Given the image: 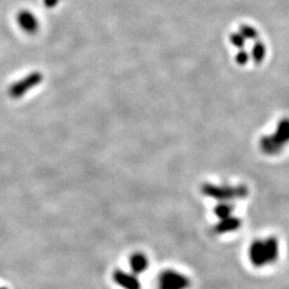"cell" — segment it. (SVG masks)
Segmentation results:
<instances>
[{
  "instance_id": "cell-9",
  "label": "cell",
  "mask_w": 289,
  "mask_h": 289,
  "mask_svg": "<svg viewBox=\"0 0 289 289\" xmlns=\"http://www.w3.org/2000/svg\"><path fill=\"white\" fill-rule=\"evenodd\" d=\"M231 42L237 48H243L245 45V38L240 32H233L231 34Z\"/></svg>"
},
{
  "instance_id": "cell-8",
  "label": "cell",
  "mask_w": 289,
  "mask_h": 289,
  "mask_svg": "<svg viewBox=\"0 0 289 289\" xmlns=\"http://www.w3.org/2000/svg\"><path fill=\"white\" fill-rule=\"evenodd\" d=\"M239 32L243 35L246 40H257L258 31L250 25H241Z\"/></svg>"
},
{
  "instance_id": "cell-10",
  "label": "cell",
  "mask_w": 289,
  "mask_h": 289,
  "mask_svg": "<svg viewBox=\"0 0 289 289\" xmlns=\"http://www.w3.org/2000/svg\"><path fill=\"white\" fill-rule=\"evenodd\" d=\"M249 60H250V55L247 52L243 51V50H241L240 52H238V54L236 55V63L239 65V66H244L249 63Z\"/></svg>"
},
{
  "instance_id": "cell-6",
  "label": "cell",
  "mask_w": 289,
  "mask_h": 289,
  "mask_svg": "<svg viewBox=\"0 0 289 289\" xmlns=\"http://www.w3.org/2000/svg\"><path fill=\"white\" fill-rule=\"evenodd\" d=\"M234 211H235V203L228 201H220L214 208V214L219 220L233 215Z\"/></svg>"
},
{
  "instance_id": "cell-5",
  "label": "cell",
  "mask_w": 289,
  "mask_h": 289,
  "mask_svg": "<svg viewBox=\"0 0 289 289\" xmlns=\"http://www.w3.org/2000/svg\"><path fill=\"white\" fill-rule=\"evenodd\" d=\"M189 285L185 276L177 273H171L164 281V289H184Z\"/></svg>"
},
{
  "instance_id": "cell-1",
  "label": "cell",
  "mask_w": 289,
  "mask_h": 289,
  "mask_svg": "<svg viewBox=\"0 0 289 289\" xmlns=\"http://www.w3.org/2000/svg\"><path fill=\"white\" fill-rule=\"evenodd\" d=\"M280 245L275 237L257 239L249 247V259L255 268H263L279 259Z\"/></svg>"
},
{
  "instance_id": "cell-4",
  "label": "cell",
  "mask_w": 289,
  "mask_h": 289,
  "mask_svg": "<svg viewBox=\"0 0 289 289\" xmlns=\"http://www.w3.org/2000/svg\"><path fill=\"white\" fill-rule=\"evenodd\" d=\"M274 141L284 150V148L289 143V119H281L275 131L271 134Z\"/></svg>"
},
{
  "instance_id": "cell-7",
  "label": "cell",
  "mask_w": 289,
  "mask_h": 289,
  "mask_svg": "<svg viewBox=\"0 0 289 289\" xmlns=\"http://www.w3.org/2000/svg\"><path fill=\"white\" fill-rule=\"evenodd\" d=\"M266 52L267 48L264 43H262L261 41H256L255 44L252 47V53H251L253 61H254L256 65H260L263 61L264 57H266Z\"/></svg>"
},
{
  "instance_id": "cell-3",
  "label": "cell",
  "mask_w": 289,
  "mask_h": 289,
  "mask_svg": "<svg viewBox=\"0 0 289 289\" xmlns=\"http://www.w3.org/2000/svg\"><path fill=\"white\" fill-rule=\"evenodd\" d=\"M241 225H242V221H241L240 218L235 215H231L228 216V218L219 220V222L214 226V232L220 235L230 234L238 231Z\"/></svg>"
},
{
  "instance_id": "cell-2",
  "label": "cell",
  "mask_w": 289,
  "mask_h": 289,
  "mask_svg": "<svg viewBox=\"0 0 289 289\" xmlns=\"http://www.w3.org/2000/svg\"><path fill=\"white\" fill-rule=\"evenodd\" d=\"M201 191L206 196L220 201L234 202L235 200L244 199L249 195V189L243 184H213L204 183Z\"/></svg>"
}]
</instances>
